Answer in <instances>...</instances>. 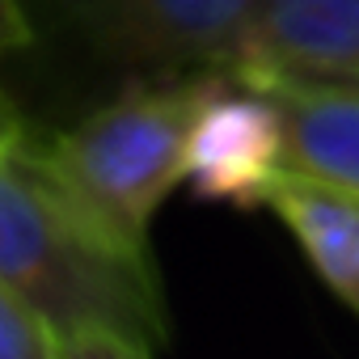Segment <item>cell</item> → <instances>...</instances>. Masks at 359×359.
<instances>
[{
    "mask_svg": "<svg viewBox=\"0 0 359 359\" xmlns=\"http://www.w3.org/2000/svg\"><path fill=\"white\" fill-rule=\"evenodd\" d=\"M283 123V169L359 199V85H266Z\"/></svg>",
    "mask_w": 359,
    "mask_h": 359,
    "instance_id": "8992f818",
    "label": "cell"
},
{
    "mask_svg": "<svg viewBox=\"0 0 359 359\" xmlns=\"http://www.w3.org/2000/svg\"><path fill=\"white\" fill-rule=\"evenodd\" d=\"M0 283L55 338L114 330L156 351L169 334L148 254L114 245L55 187L26 140L0 152Z\"/></svg>",
    "mask_w": 359,
    "mask_h": 359,
    "instance_id": "6da1fadb",
    "label": "cell"
},
{
    "mask_svg": "<svg viewBox=\"0 0 359 359\" xmlns=\"http://www.w3.org/2000/svg\"><path fill=\"white\" fill-rule=\"evenodd\" d=\"M26 135H22V114H18V106L0 93V152H9L13 144H22Z\"/></svg>",
    "mask_w": 359,
    "mask_h": 359,
    "instance_id": "8fae6325",
    "label": "cell"
},
{
    "mask_svg": "<svg viewBox=\"0 0 359 359\" xmlns=\"http://www.w3.org/2000/svg\"><path fill=\"white\" fill-rule=\"evenodd\" d=\"M55 359H152V346L114 330H72L55 338Z\"/></svg>",
    "mask_w": 359,
    "mask_h": 359,
    "instance_id": "9c48e42d",
    "label": "cell"
},
{
    "mask_svg": "<svg viewBox=\"0 0 359 359\" xmlns=\"http://www.w3.org/2000/svg\"><path fill=\"white\" fill-rule=\"evenodd\" d=\"M262 208L283 220L317 279L359 317V199L283 169Z\"/></svg>",
    "mask_w": 359,
    "mask_h": 359,
    "instance_id": "52a82bcc",
    "label": "cell"
},
{
    "mask_svg": "<svg viewBox=\"0 0 359 359\" xmlns=\"http://www.w3.org/2000/svg\"><path fill=\"white\" fill-rule=\"evenodd\" d=\"M279 173H283L279 106L262 89L216 68L187 131L182 182H191V191L212 203L262 208Z\"/></svg>",
    "mask_w": 359,
    "mask_h": 359,
    "instance_id": "277c9868",
    "label": "cell"
},
{
    "mask_svg": "<svg viewBox=\"0 0 359 359\" xmlns=\"http://www.w3.org/2000/svg\"><path fill=\"white\" fill-rule=\"evenodd\" d=\"M266 85H359V0H254L224 64Z\"/></svg>",
    "mask_w": 359,
    "mask_h": 359,
    "instance_id": "5b68a950",
    "label": "cell"
},
{
    "mask_svg": "<svg viewBox=\"0 0 359 359\" xmlns=\"http://www.w3.org/2000/svg\"><path fill=\"white\" fill-rule=\"evenodd\" d=\"M208 76H140L72 131L34 148L55 187L131 254H148V224L182 182L187 131Z\"/></svg>",
    "mask_w": 359,
    "mask_h": 359,
    "instance_id": "7a4b0ae2",
    "label": "cell"
},
{
    "mask_svg": "<svg viewBox=\"0 0 359 359\" xmlns=\"http://www.w3.org/2000/svg\"><path fill=\"white\" fill-rule=\"evenodd\" d=\"M0 359H55L51 325L0 283Z\"/></svg>",
    "mask_w": 359,
    "mask_h": 359,
    "instance_id": "ba28073f",
    "label": "cell"
},
{
    "mask_svg": "<svg viewBox=\"0 0 359 359\" xmlns=\"http://www.w3.org/2000/svg\"><path fill=\"white\" fill-rule=\"evenodd\" d=\"M34 34H30V22L22 13L18 0H0V55H9L18 47H26Z\"/></svg>",
    "mask_w": 359,
    "mask_h": 359,
    "instance_id": "30bf717a",
    "label": "cell"
},
{
    "mask_svg": "<svg viewBox=\"0 0 359 359\" xmlns=\"http://www.w3.org/2000/svg\"><path fill=\"white\" fill-rule=\"evenodd\" d=\"M114 64L144 76L224 72L254 0H55Z\"/></svg>",
    "mask_w": 359,
    "mask_h": 359,
    "instance_id": "3957f363",
    "label": "cell"
}]
</instances>
